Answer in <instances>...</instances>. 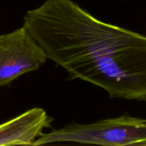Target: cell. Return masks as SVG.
<instances>
[{
  "label": "cell",
  "mask_w": 146,
  "mask_h": 146,
  "mask_svg": "<svg viewBox=\"0 0 146 146\" xmlns=\"http://www.w3.org/2000/svg\"><path fill=\"white\" fill-rule=\"evenodd\" d=\"M23 26L47 59L111 98L146 102V36L104 22L72 0H46Z\"/></svg>",
  "instance_id": "cell-1"
},
{
  "label": "cell",
  "mask_w": 146,
  "mask_h": 146,
  "mask_svg": "<svg viewBox=\"0 0 146 146\" xmlns=\"http://www.w3.org/2000/svg\"><path fill=\"white\" fill-rule=\"evenodd\" d=\"M41 47L22 26L0 35V87L8 86L20 76L36 71L45 64Z\"/></svg>",
  "instance_id": "cell-3"
},
{
  "label": "cell",
  "mask_w": 146,
  "mask_h": 146,
  "mask_svg": "<svg viewBox=\"0 0 146 146\" xmlns=\"http://www.w3.org/2000/svg\"><path fill=\"white\" fill-rule=\"evenodd\" d=\"M54 118L43 108H33L0 125V146L32 145Z\"/></svg>",
  "instance_id": "cell-4"
},
{
  "label": "cell",
  "mask_w": 146,
  "mask_h": 146,
  "mask_svg": "<svg viewBox=\"0 0 146 146\" xmlns=\"http://www.w3.org/2000/svg\"><path fill=\"white\" fill-rule=\"evenodd\" d=\"M64 142L105 146L146 145V118L125 113L90 124L71 123L43 133L33 146Z\"/></svg>",
  "instance_id": "cell-2"
}]
</instances>
